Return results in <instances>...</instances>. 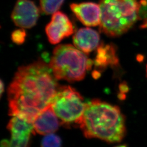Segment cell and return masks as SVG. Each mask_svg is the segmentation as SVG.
I'll use <instances>...</instances> for the list:
<instances>
[{
    "label": "cell",
    "instance_id": "6da1fadb",
    "mask_svg": "<svg viewBox=\"0 0 147 147\" xmlns=\"http://www.w3.org/2000/svg\"><path fill=\"white\" fill-rule=\"evenodd\" d=\"M49 64L38 60L19 68L8 88L9 114L32 123L51 105L59 86Z\"/></svg>",
    "mask_w": 147,
    "mask_h": 147
},
{
    "label": "cell",
    "instance_id": "7a4b0ae2",
    "mask_svg": "<svg viewBox=\"0 0 147 147\" xmlns=\"http://www.w3.org/2000/svg\"><path fill=\"white\" fill-rule=\"evenodd\" d=\"M79 126L87 138L121 142L126 134L125 117L118 106L99 99L86 102Z\"/></svg>",
    "mask_w": 147,
    "mask_h": 147
},
{
    "label": "cell",
    "instance_id": "3957f363",
    "mask_svg": "<svg viewBox=\"0 0 147 147\" xmlns=\"http://www.w3.org/2000/svg\"><path fill=\"white\" fill-rule=\"evenodd\" d=\"M100 31L109 37L126 33L141 16V3L137 0H100Z\"/></svg>",
    "mask_w": 147,
    "mask_h": 147
},
{
    "label": "cell",
    "instance_id": "277c9868",
    "mask_svg": "<svg viewBox=\"0 0 147 147\" xmlns=\"http://www.w3.org/2000/svg\"><path fill=\"white\" fill-rule=\"evenodd\" d=\"M93 64L94 62L86 53L77 47L70 44H62L54 49L49 65L57 80L74 82L84 79Z\"/></svg>",
    "mask_w": 147,
    "mask_h": 147
},
{
    "label": "cell",
    "instance_id": "5b68a950",
    "mask_svg": "<svg viewBox=\"0 0 147 147\" xmlns=\"http://www.w3.org/2000/svg\"><path fill=\"white\" fill-rule=\"evenodd\" d=\"M86 105L81 95L69 86H59L51 103L61 124L65 125H79Z\"/></svg>",
    "mask_w": 147,
    "mask_h": 147
},
{
    "label": "cell",
    "instance_id": "8992f818",
    "mask_svg": "<svg viewBox=\"0 0 147 147\" xmlns=\"http://www.w3.org/2000/svg\"><path fill=\"white\" fill-rule=\"evenodd\" d=\"M11 138L4 142L5 147H28L32 134L34 132L32 123L13 116L7 126Z\"/></svg>",
    "mask_w": 147,
    "mask_h": 147
},
{
    "label": "cell",
    "instance_id": "52a82bcc",
    "mask_svg": "<svg viewBox=\"0 0 147 147\" xmlns=\"http://www.w3.org/2000/svg\"><path fill=\"white\" fill-rule=\"evenodd\" d=\"M39 16V10L31 0H18L11 18L16 26L31 28L35 26Z\"/></svg>",
    "mask_w": 147,
    "mask_h": 147
},
{
    "label": "cell",
    "instance_id": "ba28073f",
    "mask_svg": "<svg viewBox=\"0 0 147 147\" xmlns=\"http://www.w3.org/2000/svg\"><path fill=\"white\" fill-rule=\"evenodd\" d=\"M45 32L49 42L57 44L65 38L73 34V25L68 17L61 11L53 14L51 20L45 27Z\"/></svg>",
    "mask_w": 147,
    "mask_h": 147
},
{
    "label": "cell",
    "instance_id": "9c48e42d",
    "mask_svg": "<svg viewBox=\"0 0 147 147\" xmlns=\"http://www.w3.org/2000/svg\"><path fill=\"white\" fill-rule=\"evenodd\" d=\"M70 7L76 18L85 26L95 27L100 25L101 11L99 5L87 2L72 3Z\"/></svg>",
    "mask_w": 147,
    "mask_h": 147
},
{
    "label": "cell",
    "instance_id": "30bf717a",
    "mask_svg": "<svg viewBox=\"0 0 147 147\" xmlns=\"http://www.w3.org/2000/svg\"><path fill=\"white\" fill-rule=\"evenodd\" d=\"M55 113L51 105L42 111L32 122L34 132L47 135L58 130L61 122Z\"/></svg>",
    "mask_w": 147,
    "mask_h": 147
},
{
    "label": "cell",
    "instance_id": "8fae6325",
    "mask_svg": "<svg viewBox=\"0 0 147 147\" xmlns=\"http://www.w3.org/2000/svg\"><path fill=\"white\" fill-rule=\"evenodd\" d=\"M73 40L75 47L86 54H89L99 46L100 36L93 29L81 28L75 33Z\"/></svg>",
    "mask_w": 147,
    "mask_h": 147
},
{
    "label": "cell",
    "instance_id": "7c38bea8",
    "mask_svg": "<svg viewBox=\"0 0 147 147\" xmlns=\"http://www.w3.org/2000/svg\"><path fill=\"white\" fill-rule=\"evenodd\" d=\"M118 63L116 50L112 44H101L97 48L94 64L95 68L100 70L104 69L109 65H116ZM100 74V73H99Z\"/></svg>",
    "mask_w": 147,
    "mask_h": 147
},
{
    "label": "cell",
    "instance_id": "4fadbf2b",
    "mask_svg": "<svg viewBox=\"0 0 147 147\" xmlns=\"http://www.w3.org/2000/svg\"><path fill=\"white\" fill-rule=\"evenodd\" d=\"M64 0H40V8L47 15L54 14L59 9Z\"/></svg>",
    "mask_w": 147,
    "mask_h": 147
},
{
    "label": "cell",
    "instance_id": "5bb4252c",
    "mask_svg": "<svg viewBox=\"0 0 147 147\" xmlns=\"http://www.w3.org/2000/svg\"><path fill=\"white\" fill-rule=\"evenodd\" d=\"M61 139L53 134L45 135L41 142L42 147H61Z\"/></svg>",
    "mask_w": 147,
    "mask_h": 147
},
{
    "label": "cell",
    "instance_id": "9a60e30c",
    "mask_svg": "<svg viewBox=\"0 0 147 147\" xmlns=\"http://www.w3.org/2000/svg\"><path fill=\"white\" fill-rule=\"evenodd\" d=\"M26 37L25 31L22 29L16 30L11 34V40L16 44L20 45L25 42Z\"/></svg>",
    "mask_w": 147,
    "mask_h": 147
},
{
    "label": "cell",
    "instance_id": "2e32d148",
    "mask_svg": "<svg viewBox=\"0 0 147 147\" xmlns=\"http://www.w3.org/2000/svg\"><path fill=\"white\" fill-rule=\"evenodd\" d=\"M1 95L2 96V95L3 94V91H4V84L3 83V81L1 80Z\"/></svg>",
    "mask_w": 147,
    "mask_h": 147
},
{
    "label": "cell",
    "instance_id": "e0dca14e",
    "mask_svg": "<svg viewBox=\"0 0 147 147\" xmlns=\"http://www.w3.org/2000/svg\"><path fill=\"white\" fill-rule=\"evenodd\" d=\"M141 27L142 28H147V17L146 18V19H145V20L143 22V23L141 25Z\"/></svg>",
    "mask_w": 147,
    "mask_h": 147
},
{
    "label": "cell",
    "instance_id": "ac0fdd59",
    "mask_svg": "<svg viewBox=\"0 0 147 147\" xmlns=\"http://www.w3.org/2000/svg\"><path fill=\"white\" fill-rule=\"evenodd\" d=\"M127 147L126 146H125V145H121V146H117V147Z\"/></svg>",
    "mask_w": 147,
    "mask_h": 147
},
{
    "label": "cell",
    "instance_id": "d6986e66",
    "mask_svg": "<svg viewBox=\"0 0 147 147\" xmlns=\"http://www.w3.org/2000/svg\"><path fill=\"white\" fill-rule=\"evenodd\" d=\"M146 72H147V69H146Z\"/></svg>",
    "mask_w": 147,
    "mask_h": 147
}]
</instances>
